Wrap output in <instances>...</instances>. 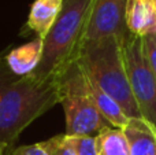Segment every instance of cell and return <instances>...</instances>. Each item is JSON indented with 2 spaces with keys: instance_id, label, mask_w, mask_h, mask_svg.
<instances>
[{
  "instance_id": "obj_8",
  "label": "cell",
  "mask_w": 156,
  "mask_h": 155,
  "mask_svg": "<svg viewBox=\"0 0 156 155\" xmlns=\"http://www.w3.org/2000/svg\"><path fill=\"white\" fill-rule=\"evenodd\" d=\"M43 55V38L36 37L33 41L12 49L5 56L8 69L16 76H27L38 66Z\"/></svg>"
},
{
  "instance_id": "obj_1",
  "label": "cell",
  "mask_w": 156,
  "mask_h": 155,
  "mask_svg": "<svg viewBox=\"0 0 156 155\" xmlns=\"http://www.w3.org/2000/svg\"><path fill=\"white\" fill-rule=\"evenodd\" d=\"M7 67L0 63V146L5 153L23 129L60 103L59 81L16 76Z\"/></svg>"
},
{
  "instance_id": "obj_19",
  "label": "cell",
  "mask_w": 156,
  "mask_h": 155,
  "mask_svg": "<svg viewBox=\"0 0 156 155\" xmlns=\"http://www.w3.org/2000/svg\"><path fill=\"white\" fill-rule=\"evenodd\" d=\"M155 135H156V131H155Z\"/></svg>"
},
{
  "instance_id": "obj_12",
  "label": "cell",
  "mask_w": 156,
  "mask_h": 155,
  "mask_svg": "<svg viewBox=\"0 0 156 155\" xmlns=\"http://www.w3.org/2000/svg\"><path fill=\"white\" fill-rule=\"evenodd\" d=\"M97 155H129V144L123 131L107 128L96 136Z\"/></svg>"
},
{
  "instance_id": "obj_17",
  "label": "cell",
  "mask_w": 156,
  "mask_h": 155,
  "mask_svg": "<svg viewBox=\"0 0 156 155\" xmlns=\"http://www.w3.org/2000/svg\"><path fill=\"white\" fill-rule=\"evenodd\" d=\"M4 154H5V148L0 146V155H4Z\"/></svg>"
},
{
  "instance_id": "obj_16",
  "label": "cell",
  "mask_w": 156,
  "mask_h": 155,
  "mask_svg": "<svg viewBox=\"0 0 156 155\" xmlns=\"http://www.w3.org/2000/svg\"><path fill=\"white\" fill-rule=\"evenodd\" d=\"M8 155H48L41 143H36V144L30 146H21V147L15 148V150L10 151Z\"/></svg>"
},
{
  "instance_id": "obj_11",
  "label": "cell",
  "mask_w": 156,
  "mask_h": 155,
  "mask_svg": "<svg viewBox=\"0 0 156 155\" xmlns=\"http://www.w3.org/2000/svg\"><path fill=\"white\" fill-rule=\"evenodd\" d=\"M88 84H89V91H90V93H92V98H93L100 114H101L114 128L123 129L125 126L129 124L130 118L123 113L121 106H119L110 95H107L96 82L92 81L89 77H88Z\"/></svg>"
},
{
  "instance_id": "obj_9",
  "label": "cell",
  "mask_w": 156,
  "mask_h": 155,
  "mask_svg": "<svg viewBox=\"0 0 156 155\" xmlns=\"http://www.w3.org/2000/svg\"><path fill=\"white\" fill-rule=\"evenodd\" d=\"M123 133L129 144V155H156L155 131L144 120H130Z\"/></svg>"
},
{
  "instance_id": "obj_13",
  "label": "cell",
  "mask_w": 156,
  "mask_h": 155,
  "mask_svg": "<svg viewBox=\"0 0 156 155\" xmlns=\"http://www.w3.org/2000/svg\"><path fill=\"white\" fill-rule=\"evenodd\" d=\"M43 146L48 155H77L71 144L70 136H67L66 133L58 135L47 142H43Z\"/></svg>"
},
{
  "instance_id": "obj_4",
  "label": "cell",
  "mask_w": 156,
  "mask_h": 155,
  "mask_svg": "<svg viewBox=\"0 0 156 155\" xmlns=\"http://www.w3.org/2000/svg\"><path fill=\"white\" fill-rule=\"evenodd\" d=\"M59 87L67 136L96 137L101 131L112 126L100 114L89 91L88 77L78 60L60 77Z\"/></svg>"
},
{
  "instance_id": "obj_6",
  "label": "cell",
  "mask_w": 156,
  "mask_h": 155,
  "mask_svg": "<svg viewBox=\"0 0 156 155\" xmlns=\"http://www.w3.org/2000/svg\"><path fill=\"white\" fill-rule=\"evenodd\" d=\"M127 0H93L89 14L85 41L116 36L123 40L129 33L126 27Z\"/></svg>"
},
{
  "instance_id": "obj_7",
  "label": "cell",
  "mask_w": 156,
  "mask_h": 155,
  "mask_svg": "<svg viewBox=\"0 0 156 155\" xmlns=\"http://www.w3.org/2000/svg\"><path fill=\"white\" fill-rule=\"evenodd\" d=\"M125 19L129 33L144 37L156 32V5L151 0H127Z\"/></svg>"
},
{
  "instance_id": "obj_3",
  "label": "cell",
  "mask_w": 156,
  "mask_h": 155,
  "mask_svg": "<svg viewBox=\"0 0 156 155\" xmlns=\"http://www.w3.org/2000/svg\"><path fill=\"white\" fill-rule=\"evenodd\" d=\"M122 41L116 36L85 41L78 63L86 76L110 95L130 120H143L127 81Z\"/></svg>"
},
{
  "instance_id": "obj_18",
  "label": "cell",
  "mask_w": 156,
  "mask_h": 155,
  "mask_svg": "<svg viewBox=\"0 0 156 155\" xmlns=\"http://www.w3.org/2000/svg\"><path fill=\"white\" fill-rule=\"evenodd\" d=\"M151 2H152V3H154V4H155V5H156V0H151Z\"/></svg>"
},
{
  "instance_id": "obj_15",
  "label": "cell",
  "mask_w": 156,
  "mask_h": 155,
  "mask_svg": "<svg viewBox=\"0 0 156 155\" xmlns=\"http://www.w3.org/2000/svg\"><path fill=\"white\" fill-rule=\"evenodd\" d=\"M143 48L145 54L147 62L149 65V69L154 73L156 78V32L149 33V34L143 37Z\"/></svg>"
},
{
  "instance_id": "obj_5",
  "label": "cell",
  "mask_w": 156,
  "mask_h": 155,
  "mask_svg": "<svg viewBox=\"0 0 156 155\" xmlns=\"http://www.w3.org/2000/svg\"><path fill=\"white\" fill-rule=\"evenodd\" d=\"M125 69L143 120L156 131V78L143 48V37L127 33L122 41Z\"/></svg>"
},
{
  "instance_id": "obj_2",
  "label": "cell",
  "mask_w": 156,
  "mask_h": 155,
  "mask_svg": "<svg viewBox=\"0 0 156 155\" xmlns=\"http://www.w3.org/2000/svg\"><path fill=\"white\" fill-rule=\"evenodd\" d=\"M93 0H63L55 23L43 38V55L30 76L41 81H59L80 59L85 44Z\"/></svg>"
},
{
  "instance_id": "obj_14",
  "label": "cell",
  "mask_w": 156,
  "mask_h": 155,
  "mask_svg": "<svg viewBox=\"0 0 156 155\" xmlns=\"http://www.w3.org/2000/svg\"><path fill=\"white\" fill-rule=\"evenodd\" d=\"M77 155H97L94 136H70Z\"/></svg>"
},
{
  "instance_id": "obj_10",
  "label": "cell",
  "mask_w": 156,
  "mask_h": 155,
  "mask_svg": "<svg viewBox=\"0 0 156 155\" xmlns=\"http://www.w3.org/2000/svg\"><path fill=\"white\" fill-rule=\"evenodd\" d=\"M63 0H34L27 18V27L44 38L60 13Z\"/></svg>"
}]
</instances>
